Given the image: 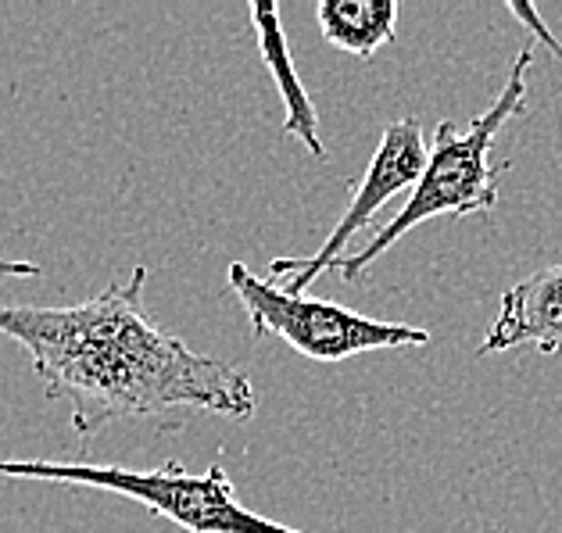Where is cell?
<instances>
[{"mask_svg":"<svg viewBox=\"0 0 562 533\" xmlns=\"http://www.w3.org/2000/svg\"><path fill=\"white\" fill-rule=\"evenodd\" d=\"M147 265L79 305H0V337L25 348L47 398L68 405L79 441L119 419L212 412L251 419L258 394L244 368L201 354L144 311Z\"/></svg>","mask_w":562,"mask_h":533,"instance_id":"obj_1","label":"cell"},{"mask_svg":"<svg viewBox=\"0 0 562 533\" xmlns=\"http://www.w3.org/2000/svg\"><path fill=\"white\" fill-rule=\"evenodd\" d=\"M533 65V50L524 47L513 58L509 79H505L502 93L484 115H476L470 126L459 129L456 122L445 118L437 122L434 144L427 155V169H423L419 183L402 204V212L387 218L369 243L359 251H348L345 262L337 265L340 283H355L362 272L376 262V258L394 248L405 234H413L416 226L430 223L441 215H476L491 212L498 204V169L491 166V144H495L498 129L509 118L527 112V72Z\"/></svg>","mask_w":562,"mask_h":533,"instance_id":"obj_2","label":"cell"},{"mask_svg":"<svg viewBox=\"0 0 562 533\" xmlns=\"http://www.w3.org/2000/svg\"><path fill=\"white\" fill-rule=\"evenodd\" d=\"M0 476L108 490V495L144 504L147 512L169 519L187 533H301L244 509L218 462H212L204 473H187L180 462H166L158 469H122L90 466V462L0 458Z\"/></svg>","mask_w":562,"mask_h":533,"instance_id":"obj_3","label":"cell"},{"mask_svg":"<svg viewBox=\"0 0 562 533\" xmlns=\"http://www.w3.org/2000/svg\"><path fill=\"white\" fill-rule=\"evenodd\" d=\"M226 283L251 322V337H280L286 348H294L319 365L348 362L366 351L430 344V330H419V326L408 322H383L345 305H334V300L291 294L277 283L258 280L244 262H229Z\"/></svg>","mask_w":562,"mask_h":533,"instance_id":"obj_4","label":"cell"},{"mask_svg":"<svg viewBox=\"0 0 562 533\" xmlns=\"http://www.w3.org/2000/svg\"><path fill=\"white\" fill-rule=\"evenodd\" d=\"M427 155H430V147H427V140H423L419 118H413V115L394 118L391 126L383 129L373 161H369L366 175L359 180V186H355L345 215L337 218L330 237L323 240V248L308 258H272L269 276L286 280L283 291L305 294L323 272H330L345 262L348 243L359 237L369 223H373V215L383 208V204L397 194H405V190L413 194V186L419 183L423 169H427Z\"/></svg>","mask_w":562,"mask_h":533,"instance_id":"obj_5","label":"cell"},{"mask_svg":"<svg viewBox=\"0 0 562 533\" xmlns=\"http://www.w3.org/2000/svg\"><path fill=\"white\" fill-rule=\"evenodd\" d=\"M533 344L541 354L562 351V265L538 269L502 294L498 316L476 354H495Z\"/></svg>","mask_w":562,"mask_h":533,"instance_id":"obj_6","label":"cell"},{"mask_svg":"<svg viewBox=\"0 0 562 533\" xmlns=\"http://www.w3.org/2000/svg\"><path fill=\"white\" fill-rule=\"evenodd\" d=\"M251 25H255V36H258V50L269 65L272 79H277V90H280V101H283V133L286 136H297L301 144L312 158L326 161V147H323V136H319V115H315V104L308 101L305 87H301V76L291 61V47H286V36L280 33V8L269 4V0H255L248 8Z\"/></svg>","mask_w":562,"mask_h":533,"instance_id":"obj_7","label":"cell"},{"mask_svg":"<svg viewBox=\"0 0 562 533\" xmlns=\"http://www.w3.org/2000/svg\"><path fill=\"white\" fill-rule=\"evenodd\" d=\"M397 0H323L315 8L319 33L337 50L369 61L397 33Z\"/></svg>","mask_w":562,"mask_h":533,"instance_id":"obj_8","label":"cell"},{"mask_svg":"<svg viewBox=\"0 0 562 533\" xmlns=\"http://www.w3.org/2000/svg\"><path fill=\"white\" fill-rule=\"evenodd\" d=\"M509 11H513V15H516L519 22L527 25V30H530L533 36L541 39V44H544L548 50H555L559 58H562V44H559V39H555L552 33H548V25L538 19V11H533V4H524V0H509Z\"/></svg>","mask_w":562,"mask_h":533,"instance_id":"obj_9","label":"cell"},{"mask_svg":"<svg viewBox=\"0 0 562 533\" xmlns=\"http://www.w3.org/2000/svg\"><path fill=\"white\" fill-rule=\"evenodd\" d=\"M44 269L33 262H19V258H0V280H36Z\"/></svg>","mask_w":562,"mask_h":533,"instance_id":"obj_10","label":"cell"}]
</instances>
